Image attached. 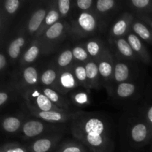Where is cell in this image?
I'll return each mask as SVG.
<instances>
[{
  "mask_svg": "<svg viewBox=\"0 0 152 152\" xmlns=\"http://www.w3.org/2000/svg\"><path fill=\"white\" fill-rule=\"evenodd\" d=\"M147 118H148L150 124L152 125V106L148 109V112H147Z\"/></svg>",
  "mask_w": 152,
  "mask_h": 152,
  "instance_id": "40",
  "label": "cell"
},
{
  "mask_svg": "<svg viewBox=\"0 0 152 152\" xmlns=\"http://www.w3.org/2000/svg\"><path fill=\"white\" fill-rule=\"evenodd\" d=\"M75 100L79 104H84L88 102V96L85 93H79L75 96Z\"/></svg>",
  "mask_w": 152,
  "mask_h": 152,
  "instance_id": "35",
  "label": "cell"
},
{
  "mask_svg": "<svg viewBox=\"0 0 152 152\" xmlns=\"http://www.w3.org/2000/svg\"><path fill=\"white\" fill-rule=\"evenodd\" d=\"M25 44V39L23 37H18L10 43L8 48V54L12 59L18 57L20 53L21 47Z\"/></svg>",
  "mask_w": 152,
  "mask_h": 152,
  "instance_id": "7",
  "label": "cell"
},
{
  "mask_svg": "<svg viewBox=\"0 0 152 152\" xmlns=\"http://www.w3.org/2000/svg\"><path fill=\"white\" fill-rule=\"evenodd\" d=\"M7 94L5 92H1L0 93V105H2L4 102L7 101Z\"/></svg>",
  "mask_w": 152,
  "mask_h": 152,
  "instance_id": "38",
  "label": "cell"
},
{
  "mask_svg": "<svg viewBox=\"0 0 152 152\" xmlns=\"http://www.w3.org/2000/svg\"><path fill=\"white\" fill-rule=\"evenodd\" d=\"M148 127L143 123L137 124L132 129V138L136 142H143L148 137Z\"/></svg>",
  "mask_w": 152,
  "mask_h": 152,
  "instance_id": "3",
  "label": "cell"
},
{
  "mask_svg": "<svg viewBox=\"0 0 152 152\" xmlns=\"http://www.w3.org/2000/svg\"><path fill=\"white\" fill-rule=\"evenodd\" d=\"M73 55L77 59L80 61L86 60L88 58V53L83 48L76 47L73 49Z\"/></svg>",
  "mask_w": 152,
  "mask_h": 152,
  "instance_id": "28",
  "label": "cell"
},
{
  "mask_svg": "<svg viewBox=\"0 0 152 152\" xmlns=\"http://www.w3.org/2000/svg\"><path fill=\"white\" fill-rule=\"evenodd\" d=\"M81 124L77 125L75 131L77 137L86 142L94 152H108L105 124L102 120L97 117H90Z\"/></svg>",
  "mask_w": 152,
  "mask_h": 152,
  "instance_id": "1",
  "label": "cell"
},
{
  "mask_svg": "<svg viewBox=\"0 0 152 152\" xmlns=\"http://www.w3.org/2000/svg\"><path fill=\"white\" fill-rule=\"evenodd\" d=\"M75 75L77 80L80 82L86 81L87 77V74H86V68L83 66H78L75 69Z\"/></svg>",
  "mask_w": 152,
  "mask_h": 152,
  "instance_id": "30",
  "label": "cell"
},
{
  "mask_svg": "<svg viewBox=\"0 0 152 152\" xmlns=\"http://www.w3.org/2000/svg\"><path fill=\"white\" fill-rule=\"evenodd\" d=\"M51 147V140L48 139H39L34 142L32 150L33 152H48Z\"/></svg>",
  "mask_w": 152,
  "mask_h": 152,
  "instance_id": "11",
  "label": "cell"
},
{
  "mask_svg": "<svg viewBox=\"0 0 152 152\" xmlns=\"http://www.w3.org/2000/svg\"><path fill=\"white\" fill-rule=\"evenodd\" d=\"M6 65V59L2 53L0 54V69L2 70Z\"/></svg>",
  "mask_w": 152,
  "mask_h": 152,
  "instance_id": "39",
  "label": "cell"
},
{
  "mask_svg": "<svg viewBox=\"0 0 152 152\" xmlns=\"http://www.w3.org/2000/svg\"><path fill=\"white\" fill-rule=\"evenodd\" d=\"M127 22L124 19H121L119 20L118 22H116L114 25V28H113V34L115 36H121L124 34L127 29Z\"/></svg>",
  "mask_w": 152,
  "mask_h": 152,
  "instance_id": "22",
  "label": "cell"
},
{
  "mask_svg": "<svg viewBox=\"0 0 152 152\" xmlns=\"http://www.w3.org/2000/svg\"><path fill=\"white\" fill-rule=\"evenodd\" d=\"M73 56H74L73 52H71L69 50H65L61 53L60 56L58 58V64L62 67L67 66L72 61Z\"/></svg>",
  "mask_w": 152,
  "mask_h": 152,
  "instance_id": "18",
  "label": "cell"
},
{
  "mask_svg": "<svg viewBox=\"0 0 152 152\" xmlns=\"http://www.w3.org/2000/svg\"><path fill=\"white\" fill-rule=\"evenodd\" d=\"M61 85L65 88H72L75 86V80L71 73L65 72L61 75L60 77Z\"/></svg>",
  "mask_w": 152,
  "mask_h": 152,
  "instance_id": "17",
  "label": "cell"
},
{
  "mask_svg": "<svg viewBox=\"0 0 152 152\" xmlns=\"http://www.w3.org/2000/svg\"><path fill=\"white\" fill-rule=\"evenodd\" d=\"M35 102L37 106L41 111H50L54 107L52 102L45 94H40L35 98Z\"/></svg>",
  "mask_w": 152,
  "mask_h": 152,
  "instance_id": "6",
  "label": "cell"
},
{
  "mask_svg": "<svg viewBox=\"0 0 152 152\" xmlns=\"http://www.w3.org/2000/svg\"><path fill=\"white\" fill-rule=\"evenodd\" d=\"M4 152H25V150L21 147H14V148H9L6 149Z\"/></svg>",
  "mask_w": 152,
  "mask_h": 152,
  "instance_id": "37",
  "label": "cell"
},
{
  "mask_svg": "<svg viewBox=\"0 0 152 152\" xmlns=\"http://www.w3.org/2000/svg\"><path fill=\"white\" fill-rule=\"evenodd\" d=\"M19 6V0H7L4 3V7L7 13H13L16 12Z\"/></svg>",
  "mask_w": 152,
  "mask_h": 152,
  "instance_id": "27",
  "label": "cell"
},
{
  "mask_svg": "<svg viewBox=\"0 0 152 152\" xmlns=\"http://www.w3.org/2000/svg\"><path fill=\"white\" fill-rule=\"evenodd\" d=\"M23 77L25 82L29 85H34L37 83L38 79L37 70L33 67H28L25 68L23 72Z\"/></svg>",
  "mask_w": 152,
  "mask_h": 152,
  "instance_id": "15",
  "label": "cell"
},
{
  "mask_svg": "<svg viewBox=\"0 0 152 152\" xmlns=\"http://www.w3.org/2000/svg\"><path fill=\"white\" fill-rule=\"evenodd\" d=\"M87 49L89 54L91 56H96L99 51V45L96 42H90L87 45Z\"/></svg>",
  "mask_w": 152,
  "mask_h": 152,
  "instance_id": "31",
  "label": "cell"
},
{
  "mask_svg": "<svg viewBox=\"0 0 152 152\" xmlns=\"http://www.w3.org/2000/svg\"><path fill=\"white\" fill-rule=\"evenodd\" d=\"M46 17V11L45 10L40 9L37 10L35 13L33 14L28 22V29L31 32H35L38 30L39 26L41 25L42 22L45 19Z\"/></svg>",
  "mask_w": 152,
  "mask_h": 152,
  "instance_id": "4",
  "label": "cell"
},
{
  "mask_svg": "<svg viewBox=\"0 0 152 152\" xmlns=\"http://www.w3.org/2000/svg\"><path fill=\"white\" fill-rule=\"evenodd\" d=\"M43 93H44V94L52 102H56V103H57V102H60V97L59 96L58 94L56 93V92L53 90H52V89L48 88H45L44 91H43Z\"/></svg>",
  "mask_w": 152,
  "mask_h": 152,
  "instance_id": "29",
  "label": "cell"
},
{
  "mask_svg": "<svg viewBox=\"0 0 152 152\" xmlns=\"http://www.w3.org/2000/svg\"><path fill=\"white\" fill-rule=\"evenodd\" d=\"M56 77V72L53 70H47L42 75L41 81L44 85H50L53 83Z\"/></svg>",
  "mask_w": 152,
  "mask_h": 152,
  "instance_id": "24",
  "label": "cell"
},
{
  "mask_svg": "<svg viewBox=\"0 0 152 152\" xmlns=\"http://www.w3.org/2000/svg\"><path fill=\"white\" fill-rule=\"evenodd\" d=\"M135 91V86L129 83H123L117 87V95L120 97H128L133 94Z\"/></svg>",
  "mask_w": 152,
  "mask_h": 152,
  "instance_id": "12",
  "label": "cell"
},
{
  "mask_svg": "<svg viewBox=\"0 0 152 152\" xmlns=\"http://www.w3.org/2000/svg\"><path fill=\"white\" fill-rule=\"evenodd\" d=\"M128 42L132 47V50L136 52H141L142 50V45L140 40L134 34H129L128 37Z\"/></svg>",
  "mask_w": 152,
  "mask_h": 152,
  "instance_id": "19",
  "label": "cell"
},
{
  "mask_svg": "<svg viewBox=\"0 0 152 152\" xmlns=\"http://www.w3.org/2000/svg\"><path fill=\"white\" fill-rule=\"evenodd\" d=\"M39 53V50L37 46L34 45L32 47L30 48L26 52H25V55H24V59L26 62H34L36 59H37V56Z\"/></svg>",
  "mask_w": 152,
  "mask_h": 152,
  "instance_id": "20",
  "label": "cell"
},
{
  "mask_svg": "<svg viewBox=\"0 0 152 152\" xmlns=\"http://www.w3.org/2000/svg\"><path fill=\"white\" fill-rule=\"evenodd\" d=\"M151 28H152V20L151 21Z\"/></svg>",
  "mask_w": 152,
  "mask_h": 152,
  "instance_id": "41",
  "label": "cell"
},
{
  "mask_svg": "<svg viewBox=\"0 0 152 152\" xmlns=\"http://www.w3.org/2000/svg\"><path fill=\"white\" fill-rule=\"evenodd\" d=\"M0 152H4V151H1Z\"/></svg>",
  "mask_w": 152,
  "mask_h": 152,
  "instance_id": "42",
  "label": "cell"
},
{
  "mask_svg": "<svg viewBox=\"0 0 152 152\" xmlns=\"http://www.w3.org/2000/svg\"><path fill=\"white\" fill-rule=\"evenodd\" d=\"M114 3V0H99L96 2V7L99 12H105L112 8Z\"/></svg>",
  "mask_w": 152,
  "mask_h": 152,
  "instance_id": "25",
  "label": "cell"
},
{
  "mask_svg": "<svg viewBox=\"0 0 152 152\" xmlns=\"http://www.w3.org/2000/svg\"><path fill=\"white\" fill-rule=\"evenodd\" d=\"M99 72L103 77H109L112 74V67L108 62L102 61L98 65Z\"/></svg>",
  "mask_w": 152,
  "mask_h": 152,
  "instance_id": "23",
  "label": "cell"
},
{
  "mask_svg": "<svg viewBox=\"0 0 152 152\" xmlns=\"http://www.w3.org/2000/svg\"><path fill=\"white\" fill-rule=\"evenodd\" d=\"M44 130V126L42 123L37 120H31L24 125L23 131L24 134L27 137H35L41 134Z\"/></svg>",
  "mask_w": 152,
  "mask_h": 152,
  "instance_id": "2",
  "label": "cell"
},
{
  "mask_svg": "<svg viewBox=\"0 0 152 152\" xmlns=\"http://www.w3.org/2000/svg\"><path fill=\"white\" fill-rule=\"evenodd\" d=\"M59 18V14L56 10H52L49 12L45 17V24L47 25H53L56 23Z\"/></svg>",
  "mask_w": 152,
  "mask_h": 152,
  "instance_id": "26",
  "label": "cell"
},
{
  "mask_svg": "<svg viewBox=\"0 0 152 152\" xmlns=\"http://www.w3.org/2000/svg\"><path fill=\"white\" fill-rule=\"evenodd\" d=\"M133 29L134 32L137 35L140 36V37L144 40H152V34L151 31L148 30L145 25L140 22H136L134 23L133 26Z\"/></svg>",
  "mask_w": 152,
  "mask_h": 152,
  "instance_id": "10",
  "label": "cell"
},
{
  "mask_svg": "<svg viewBox=\"0 0 152 152\" xmlns=\"http://www.w3.org/2000/svg\"><path fill=\"white\" fill-rule=\"evenodd\" d=\"M38 116L40 118L45 120H48V121L58 122L61 121L63 119L62 114L56 111H39L38 112Z\"/></svg>",
  "mask_w": 152,
  "mask_h": 152,
  "instance_id": "14",
  "label": "cell"
},
{
  "mask_svg": "<svg viewBox=\"0 0 152 152\" xmlns=\"http://www.w3.org/2000/svg\"><path fill=\"white\" fill-rule=\"evenodd\" d=\"M117 48L120 53L125 56H132L133 55V50L129 45V42L125 40L124 39H120L117 42Z\"/></svg>",
  "mask_w": 152,
  "mask_h": 152,
  "instance_id": "16",
  "label": "cell"
},
{
  "mask_svg": "<svg viewBox=\"0 0 152 152\" xmlns=\"http://www.w3.org/2000/svg\"><path fill=\"white\" fill-rule=\"evenodd\" d=\"M132 3L135 7L140 9L151 7V6H150V4H151V1L149 0H132Z\"/></svg>",
  "mask_w": 152,
  "mask_h": 152,
  "instance_id": "33",
  "label": "cell"
},
{
  "mask_svg": "<svg viewBox=\"0 0 152 152\" xmlns=\"http://www.w3.org/2000/svg\"><path fill=\"white\" fill-rule=\"evenodd\" d=\"M78 22L80 26L84 31H88V32L94 31V28H96V20L90 13H81L80 16H79Z\"/></svg>",
  "mask_w": 152,
  "mask_h": 152,
  "instance_id": "5",
  "label": "cell"
},
{
  "mask_svg": "<svg viewBox=\"0 0 152 152\" xmlns=\"http://www.w3.org/2000/svg\"><path fill=\"white\" fill-rule=\"evenodd\" d=\"M60 152H85L83 148L77 145H71L64 148Z\"/></svg>",
  "mask_w": 152,
  "mask_h": 152,
  "instance_id": "36",
  "label": "cell"
},
{
  "mask_svg": "<svg viewBox=\"0 0 152 152\" xmlns=\"http://www.w3.org/2000/svg\"><path fill=\"white\" fill-rule=\"evenodd\" d=\"M129 75V69L127 65L124 63L117 64L114 71L115 80L119 83L125 81L128 79Z\"/></svg>",
  "mask_w": 152,
  "mask_h": 152,
  "instance_id": "8",
  "label": "cell"
},
{
  "mask_svg": "<svg viewBox=\"0 0 152 152\" xmlns=\"http://www.w3.org/2000/svg\"><path fill=\"white\" fill-rule=\"evenodd\" d=\"M58 4H59V12L62 15L67 14L70 10V4H71V1L69 0H59Z\"/></svg>",
  "mask_w": 152,
  "mask_h": 152,
  "instance_id": "32",
  "label": "cell"
},
{
  "mask_svg": "<svg viewBox=\"0 0 152 152\" xmlns=\"http://www.w3.org/2000/svg\"><path fill=\"white\" fill-rule=\"evenodd\" d=\"M21 123L19 119L13 117H7V118L4 119L2 123L4 130L6 131L7 132H10V133L17 131Z\"/></svg>",
  "mask_w": 152,
  "mask_h": 152,
  "instance_id": "9",
  "label": "cell"
},
{
  "mask_svg": "<svg viewBox=\"0 0 152 152\" xmlns=\"http://www.w3.org/2000/svg\"><path fill=\"white\" fill-rule=\"evenodd\" d=\"M93 1L92 0H78L77 4L82 10H87L91 6Z\"/></svg>",
  "mask_w": 152,
  "mask_h": 152,
  "instance_id": "34",
  "label": "cell"
},
{
  "mask_svg": "<svg viewBox=\"0 0 152 152\" xmlns=\"http://www.w3.org/2000/svg\"><path fill=\"white\" fill-rule=\"evenodd\" d=\"M64 26L61 22H56L54 25H51L46 31L45 36L48 39H54L59 37L62 34Z\"/></svg>",
  "mask_w": 152,
  "mask_h": 152,
  "instance_id": "13",
  "label": "cell"
},
{
  "mask_svg": "<svg viewBox=\"0 0 152 152\" xmlns=\"http://www.w3.org/2000/svg\"><path fill=\"white\" fill-rule=\"evenodd\" d=\"M86 74H87V77L89 80H94L97 76L98 72H99V68L94 62H88L86 65Z\"/></svg>",
  "mask_w": 152,
  "mask_h": 152,
  "instance_id": "21",
  "label": "cell"
}]
</instances>
